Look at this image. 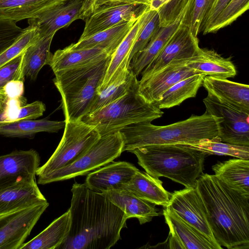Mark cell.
I'll list each match as a JSON object with an SVG mask.
<instances>
[{
    "mask_svg": "<svg viewBox=\"0 0 249 249\" xmlns=\"http://www.w3.org/2000/svg\"><path fill=\"white\" fill-rule=\"evenodd\" d=\"M138 87L137 79L124 95L88 113L81 120L94 126L102 136L133 124L151 122L161 117L164 112L155 103L147 102L139 93Z\"/></svg>",
    "mask_w": 249,
    "mask_h": 249,
    "instance_id": "6",
    "label": "cell"
},
{
    "mask_svg": "<svg viewBox=\"0 0 249 249\" xmlns=\"http://www.w3.org/2000/svg\"><path fill=\"white\" fill-rule=\"evenodd\" d=\"M8 98V96L7 95H0V112L4 107Z\"/></svg>",
    "mask_w": 249,
    "mask_h": 249,
    "instance_id": "45",
    "label": "cell"
},
{
    "mask_svg": "<svg viewBox=\"0 0 249 249\" xmlns=\"http://www.w3.org/2000/svg\"><path fill=\"white\" fill-rule=\"evenodd\" d=\"M46 201L36 178L27 179L0 191V215Z\"/></svg>",
    "mask_w": 249,
    "mask_h": 249,
    "instance_id": "20",
    "label": "cell"
},
{
    "mask_svg": "<svg viewBox=\"0 0 249 249\" xmlns=\"http://www.w3.org/2000/svg\"><path fill=\"white\" fill-rule=\"evenodd\" d=\"M120 131L124 141L123 152L150 145L193 142L218 134L215 118L206 111L167 125L144 122L130 124Z\"/></svg>",
    "mask_w": 249,
    "mask_h": 249,
    "instance_id": "4",
    "label": "cell"
},
{
    "mask_svg": "<svg viewBox=\"0 0 249 249\" xmlns=\"http://www.w3.org/2000/svg\"><path fill=\"white\" fill-rule=\"evenodd\" d=\"M26 30V28H20L16 22L0 19V54L16 42Z\"/></svg>",
    "mask_w": 249,
    "mask_h": 249,
    "instance_id": "39",
    "label": "cell"
},
{
    "mask_svg": "<svg viewBox=\"0 0 249 249\" xmlns=\"http://www.w3.org/2000/svg\"><path fill=\"white\" fill-rule=\"evenodd\" d=\"M22 53L0 68V89H4L9 83L23 81L22 73Z\"/></svg>",
    "mask_w": 249,
    "mask_h": 249,
    "instance_id": "40",
    "label": "cell"
},
{
    "mask_svg": "<svg viewBox=\"0 0 249 249\" xmlns=\"http://www.w3.org/2000/svg\"><path fill=\"white\" fill-rule=\"evenodd\" d=\"M129 152L136 156L139 165L149 175L167 178L185 188L196 187L208 155L178 143L150 145Z\"/></svg>",
    "mask_w": 249,
    "mask_h": 249,
    "instance_id": "3",
    "label": "cell"
},
{
    "mask_svg": "<svg viewBox=\"0 0 249 249\" xmlns=\"http://www.w3.org/2000/svg\"><path fill=\"white\" fill-rule=\"evenodd\" d=\"M206 111L216 121L217 136L223 142L249 146V113L208 94L203 99Z\"/></svg>",
    "mask_w": 249,
    "mask_h": 249,
    "instance_id": "9",
    "label": "cell"
},
{
    "mask_svg": "<svg viewBox=\"0 0 249 249\" xmlns=\"http://www.w3.org/2000/svg\"><path fill=\"white\" fill-rule=\"evenodd\" d=\"M216 0H191L183 24L196 37L202 30L206 18Z\"/></svg>",
    "mask_w": 249,
    "mask_h": 249,
    "instance_id": "36",
    "label": "cell"
},
{
    "mask_svg": "<svg viewBox=\"0 0 249 249\" xmlns=\"http://www.w3.org/2000/svg\"><path fill=\"white\" fill-rule=\"evenodd\" d=\"M162 214L169 228L167 239L169 249H222L184 221L170 208L164 207Z\"/></svg>",
    "mask_w": 249,
    "mask_h": 249,
    "instance_id": "18",
    "label": "cell"
},
{
    "mask_svg": "<svg viewBox=\"0 0 249 249\" xmlns=\"http://www.w3.org/2000/svg\"><path fill=\"white\" fill-rule=\"evenodd\" d=\"M249 8V0H231L203 34L215 33L234 21Z\"/></svg>",
    "mask_w": 249,
    "mask_h": 249,
    "instance_id": "37",
    "label": "cell"
},
{
    "mask_svg": "<svg viewBox=\"0 0 249 249\" xmlns=\"http://www.w3.org/2000/svg\"><path fill=\"white\" fill-rule=\"evenodd\" d=\"M136 80L137 76L130 69L121 74L107 87L96 91L89 112L103 107L124 95Z\"/></svg>",
    "mask_w": 249,
    "mask_h": 249,
    "instance_id": "34",
    "label": "cell"
},
{
    "mask_svg": "<svg viewBox=\"0 0 249 249\" xmlns=\"http://www.w3.org/2000/svg\"><path fill=\"white\" fill-rule=\"evenodd\" d=\"M49 205L46 201L0 215V249H20Z\"/></svg>",
    "mask_w": 249,
    "mask_h": 249,
    "instance_id": "11",
    "label": "cell"
},
{
    "mask_svg": "<svg viewBox=\"0 0 249 249\" xmlns=\"http://www.w3.org/2000/svg\"><path fill=\"white\" fill-rule=\"evenodd\" d=\"M93 10V0H66L28 21L36 26L39 36H54L74 21L85 20Z\"/></svg>",
    "mask_w": 249,
    "mask_h": 249,
    "instance_id": "10",
    "label": "cell"
},
{
    "mask_svg": "<svg viewBox=\"0 0 249 249\" xmlns=\"http://www.w3.org/2000/svg\"><path fill=\"white\" fill-rule=\"evenodd\" d=\"M190 1L191 0L174 21L160 27L146 46L133 56L129 64V69L136 76L141 73L158 55L171 36L183 23Z\"/></svg>",
    "mask_w": 249,
    "mask_h": 249,
    "instance_id": "21",
    "label": "cell"
},
{
    "mask_svg": "<svg viewBox=\"0 0 249 249\" xmlns=\"http://www.w3.org/2000/svg\"><path fill=\"white\" fill-rule=\"evenodd\" d=\"M65 120L51 121L46 119L0 122V135L8 137H28L38 132H57L65 127Z\"/></svg>",
    "mask_w": 249,
    "mask_h": 249,
    "instance_id": "32",
    "label": "cell"
},
{
    "mask_svg": "<svg viewBox=\"0 0 249 249\" xmlns=\"http://www.w3.org/2000/svg\"><path fill=\"white\" fill-rule=\"evenodd\" d=\"M53 37L39 36L23 52L22 73L24 78L36 80L42 67L49 65L53 55L50 47Z\"/></svg>",
    "mask_w": 249,
    "mask_h": 249,
    "instance_id": "31",
    "label": "cell"
},
{
    "mask_svg": "<svg viewBox=\"0 0 249 249\" xmlns=\"http://www.w3.org/2000/svg\"><path fill=\"white\" fill-rule=\"evenodd\" d=\"M7 95L6 90L4 89H0V95Z\"/></svg>",
    "mask_w": 249,
    "mask_h": 249,
    "instance_id": "46",
    "label": "cell"
},
{
    "mask_svg": "<svg viewBox=\"0 0 249 249\" xmlns=\"http://www.w3.org/2000/svg\"><path fill=\"white\" fill-rule=\"evenodd\" d=\"M102 194L124 213L127 219L136 218L140 224L149 222L154 217L160 215L156 205L138 197L128 190H111Z\"/></svg>",
    "mask_w": 249,
    "mask_h": 249,
    "instance_id": "24",
    "label": "cell"
},
{
    "mask_svg": "<svg viewBox=\"0 0 249 249\" xmlns=\"http://www.w3.org/2000/svg\"><path fill=\"white\" fill-rule=\"evenodd\" d=\"M71 223L68 210L38 235L24 243L20 249H58L69 233Z\"/></svg>",
    "mask_w": 249,
    "mask_h": 249,
    "instance_id": "28",
    "label": "cell"
},
{
    "mask_svg": "<svg viewBox=\"0 0 249 249\" xmlns=\"http://www.w3.org/2000/svg\"><path fill=\"white\" fill-rule=\"evenodd\" d=\"M138 170L128 162L112 161L89 173L84 184L90 190L101 193L122 189Z\"/></svg>",
    "mask_w": 249,
    "mask_h": 249,
    "instance_id": "19",
    "label": "cell"
},
{
    "mask_svg": "<svg viewBox=\"0 0 249 249\" xmlns=\"http://www.w3.org/2000/svg\"><path fill=\"white\" fill-rule=\"evenodd\" d=\"M231 0H216L207 15L202 26V31L207 30L219 14Z\"/></svg>",
    "mask_w": 249,
    "mask_h": 249,
    "instance_id": "44",
    "label": "cell"
},
{
    "mask_svg": "<svg viewBox=\"0 0 249 249\" xmlns=\"http://www.w3.org/2000/svg\"><path fill=\"white\" fill-rule=\"evenodd\" d=\"M69 209V233L58 249H109L126 227L124 213L102 193L75 182Z\"/></svg>",
    "mask_w": 249,
    "mask_h": 249,
    "instance_id": "1",
    "label": "cell"
},
{
    "mask_svg": "<svg viewBox=\"0 0 249 249\" xmlns=\"http://www.w3.org/2000/svg\"><path fill=\"white\" fill-rule=\"evenodd\" d=\"M204 74H197L182 79L167 90L155 104L160 108H170L180 105L184 101L195 97L202 86Z\"/></svg>",
    "mask_w": 249,
    "mask_h": 249,
    "instance_id": "33",
    "label": "cell"
},
{
    "mask_svg": "<svg viewBox=\"0 0 249 249\" xmlns=\"http://www.w3.org/2000/svg\"><path fill=\"white\" fill-rule=\"evenodd\" d=\"M186 61H173L155 73L141 78L139 81V93L147 102L155 103L160 99L167 90L177 82L197 74L186 66Z\"/></svg>",
    "mask_w": 249,
    "mask_h": 249,
    "instance_id": "14",
    "label": "cell"
},
{
    "mask_svg": "<svg viewBox=\"0 0 249 249\" xmlns=\"http://www.w3.org/2000/svg\"><path fill=\"white\" fill-rule=\"evenodd\" d=\"M202 151L208 155L229 156L249 160V146H241L223 142L216 136L193 142L178 143Z\"/></svg>",
    "mask_w": 249,
    "mask_h": 249,
    "instance_id": "35",
    "label": "cell"
},
{
    "mask_svg": "<svg viewBox=\"0 0 249 249\" xmlns=\"http://www.w3.org/2000/svg\"><path fill=\"white\" fill-rule=\"evenodd\" d=\"M202 86L208 94L221 102L249 113V86L228 80L206 75Z\"/></svg>",
    "mask_w": 249,
    "mask_h": 249,
    "instance_id": "22",
    "label": "cell"
},
{
    "mask_svg": "<svg viewBox=\"0 0 249 249\" xmlns=\"http://www.w3.org/2000/svg\"><path fill=\"white\" fill-rule=\"evenodd\" d=\"M142 4H103L94 9L85 20L83 33L79 40L89 37L123 22L136 20L146 8Z\"/></svg>",
    "mask_w": 249,
    "mask_h": 249,
    "instance_id": "15",
    "label": "cell"
},
{
    "mask_svg": "<svg viewBox=\"0 0 249 249\" xmlns=\"http://www.w3.org/2000/svg\"><path fill=\"white\" fill-rule=\"evenodd\" d=\"M199 48L197 37L195 36L183 23L158 55L142 71L141 78L155 73L173 61L192 57Z\"/></svg>",
    "mask_w": 249,
    "mask_h": 249,
    "instance_id": "13",
    "label": "cell"
},
{
    "mask_svg": "<svg viewBox=\"0 0 249 249\" xmlns=\"http://www.w3.org/2000/svg\"><path fill=\"white\" fill-rule=\"evenodd\" d=\"M40 157L34 149L15 150L0 156V191L21 181L36 178Z\"/></svg>",
    "mask_w": 249,
    "mask_h": 249,
    "instance_id": "16",
    "label": "cell"
},
{
    "mask_svg": "<svg viewBox=\"0 0 249 249\" xmlns=\"http://www.w3.org/2000/svg\"><path fill=\"white\" fill-rule=\"evenodd\" d=\"M186 66L197 74L221 78L234 77L236 67L230 58H226L213 50L199 48L196 54L187 60Z\"/></svg>",
    "mask_w": 249,
    "mask_h": 249,
    "instance_id": "23",
    "label": "cell"
},
{
    "mask_svg": "<svg viewBox=\"0 0 249 249\" xmlns=\"http://www.w3.org/2000/svg\"><path fill=\"white\" fill-rule=\"evenodd\" d=\"M45 110V105L41 101H36L18 107L6 122L34 120L42 116Z\"/></svg>",
    "mask_w": 249,
    "mask_h": 249,
    "instance_id": "42",
    "label": "cell"
},
{
    "mask_svg": "<svg viewBox=\"0 0 249 249\" xmlns=\"http://www.w3.org/2000/svg\"><path fill=\"white\" fill-rule=\"evenodd\" d=\"M111 56L54 73L53 82L61 96L66 121L81 120L89 112Z\"/></svg>",
    "mask_w": 249,
    "mask_h": 249,
    "instance_id": "5",
    "label": "cell"
},
{
    "mask_svg": "<svg viewBox=\"0 0 249 249\" xmlns=\"http://www.w3.org/2000/svg\"><path fill=\"white\" fill-rule=\"evenodd\" d=\"M166 207L211 242L219 245L213 235L205 206L196 187L174 191Z\"/></svg>",
    "mask_w": 249,
    "mask_h": 249,
    "instance_id": "12",
    "label": "cell"
},
{
    "mask_svg": "<svg viewBox=\"0 0 249 249\" xmlns=\"http://www.w3.org/2000/svg\"><path fill=\"white\" fill-rule=\"evenodd\" d=\"M66 0H0V19L17 22L34 18Z\"/></svg>",
    "mask_w": 249,
    "mask_h": 249,
    "instance_id": "27",
    "label": "cell"
},
{
    "mask_svg": "<svg viewBox=\"0 0 249 249\" xmlns=\"http://www.w3.org/2000/svg\"><path fill=\"white\" fill-rule=\"evenodd\" d=\"M136 20L120 22L89 37L78 40L76 43H72L70 46L72 49L76 50L100 48L113 53Z\"/></svg>",
    "mask_w": 249,
    "mask_h": 249,
    "instance_id": "30",
    "label": "cell"
},
{
    "mask_svg": "<svg viewBox=\"0 0 249 249\" xmlns=\"http://www.w3.org/2000/svg\"><path fill=\"white\" fill-rule=\"evenodd\" d=\"M212 169L219 179L249 196V160L237 158L219 162Z\"/></svg>",
    "mask_w": 249,
    "mask_h": 249,
    "instance_id": "29",
    "label": "cell"
},
{
    "mask_svg": "<svg viewBox=\"0 0 249 249\" xmlns=\"http://www.w3.org/2000/svg\"><path fill=\"white\" fill-rule=\"evenodd\" d=\"M172 0H113L104 4H142L148 6L151 10L159 11Z\"/></svg>",
    "mask_w": 249,
    "mask_h": 249,
    "instance_id": "43",
    "label": "cell"
},
{
    "mask_svg": "<svg viewBox=\"0 0 249 249\" xmlns=\"http://www.w3.org/2000/svg\"><path fill=\"white\" fill-rule=\"evenodd\" d=\"M62 138L55 150L36 173L38 178L69 165L88 151L101 136L81 120L66 121Z\"/></svg>",
    "mask_w": 249,
    "mask_h": 249,
    "instance_id": "8",
    "label": "cell"
},
{
    "mask_svg": "<svg viewBox=\"0 0 249 249\" xmlns=\"http://www.w3.org/2000/svg\"><path fill=\"white\" fill-rule=\"evenodd\" d=\"M196 187L217 243L228 249H249V196L207 173L198 177Z\"/></svg>",
    "mask_w": 249,
    "mask_h": 249,
    "instance_id": "2",
    "label": "cell"
},
{
    "mask_svg": "<svg viewBox=\"0 0 249 249\" xmlns=\"http://www.w3.org/2000/svg\"><path fill=\"white\" fill-rule=\"evenodd\" d=\"M29 26L24 33L0 54V68L10 61L22 53L39 37L36 26L28 21Z\"/></svg>",
    "mask_w": 249,
    "mask_h": 249,
    "instance_id": "38",
    "label": "cell"
},
{
    "mask_svg": "<svg viewBox=\"0 0 249 249\" xmlns=\"http://www.w3.org/2000/svg\"><path fill=\"white\" fill-rule=\"evenodd\" d=\"M124 141L120 131L102 136L77 160L71 164L38 178L45 185L83 176L104 166L119 157L123 152Z\"/></svg>",
    "mask_w": 249,
    "mask_h": 249,
    "instance_id": "7",
    "label": "cell"
},
{
    "mask_svg": "<svg viewBox=\"0 0 249 249\" xmlns=\"http://www.w3.org/2000/svg\"><path fill=\"white\" fill-rule=\"evenodd\" d=\"M122 189L128 190L148 202L164 207L168 204L171 196V194L163 187L161 180L139 170Z\"/></svg>",
    "mask_w": 249,
    "mask_h": 249,
    "instance_id": "26",
    "label": "cell"
},
{
    "mask_svg": "<svg viewBox=\"0 0 249 249\" xmlns=\"http://www.w3.org/2000/svg\"><path fill=\"white\" fill-rule=\"evenodd\" d=\"M156 12L147 6L137 19L126 36L112 54L102 83L97 91L107 87L121 74L129 69L130 55L134 45L142 29Z\"/></svg>",
    "mask_w": 249,
    "mask_h": 249,
    "instance_id": "17",
    "label": "cell"
},
{
    "mask_svg": "<svg viewBox=\"0 0 249 249\" xmlns=\"http://www.w3.org/2000/svg\"><path fill=\"white\" fill-rule=\"evenodd\" d=\"M160 28L159 18L156 11L145 24L139 36L130 53V61L136 53L142 51L146 46Z\"/></svg>",
    "mask_w": 249,
    "mask_h": 249,
    "instance_id": "41",
    "label": "cell"
},
{
    "mask_svg": "<svg viewBox=\"0 0 249 249\" xmlns=\"http://www.w3.org/2000/svg\"><path fill=\"white\" fill-rule=\"evenodd\" d=\"M112 53L100 48L73 49L70 45L53 54L49 65L54 74L105 59Z\"/></svg>",
    "mask_w": 249,
    "mask_h": 249,
    "instance_id": "25",
    "label": "cell"
}]
</instances>
